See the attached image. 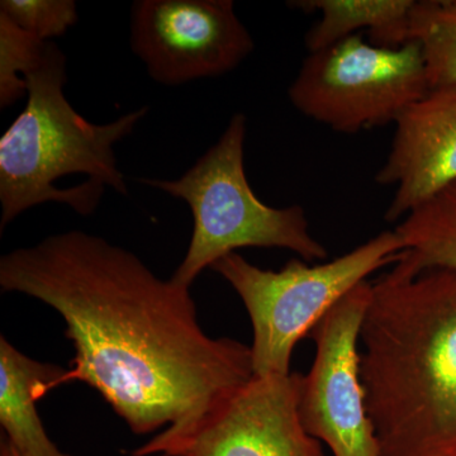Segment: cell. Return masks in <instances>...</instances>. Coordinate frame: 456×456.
I'll list each match as a JSON object with an SVG mask.
<instances>
[{
  "label": "cell",
  "instance_id": "6",
  "mask_svg": "<svg viewBox=\"0 0 456 456\" xmlns=\"http://www.w3.org/2000/svg\"><path fill=\"white\" fill-rule=\"evenodd\" d=\"M428 92L419 45L392 49L355 35L310 53L288 97L308 118L340 134H358L397 122Z\"/></svg>",
  "mask_w": 456,
  "mask_h": 456
},
{
  "label": "cell",
  "instance_id": "1",
  "mask_svg": "<svg viewBox=\"0 0 456 456\" xmlns=\"http://www.w3.org/2000/svg\"><path fill=\"white\" fill-rule=\"evenodd\" d=\"M0 287L61 314L75 358L59 386L89 384L134 434L187 424L253 379L251 347L206 335L191 288L102 237L68 231L11 251Z\"/></svg>",
  "mask_w": 456,
  "mask_h": 456
},
{
  "label": "cell",
  "instance_id": "15",
  "mask_svg": "<svg viewBox=\"0 0 456 456\" xmlns=\"http://www.w3.org/2000/svg\"><path fill=\"white\" fill-rule=\"evenodd\" d=\"M46 45L0 14V107L25 97L26 77L40 62Z\"/></svg>",
  "mask_w": 456,
  "mask_h": 456
},
{
  "label": "cell",
  "instance_id": "12",
  "mask_svg": "<svg viewBox=\"0 0 456 456\" xmlns=\"http://www.w3.org/2000/svg\"><path fill=\"white\" fill-rule=\"evenodd\" d=\"M415 0H298L290 8L305 13H320V20L305 35L310 53L326 49L336 42L367 29L371 44L398 47L410 44V18Z\"/></svg>",
  "mask_w": 456,
  "mask_h": 456
},
{
  "label": "cell",
  "instance_id": "5",
  "mask_svg": "<svg viewBox=\"0 0 456 456\" xmlns=\"http://www.w3.org/2000/svg\"><path fill=\"white\" fill-rule=\"evenodd\" d=\"M406 250L395 231H384L338 259L320 265L292 259L284 268L261 269L237 253L212 269L242 299L254 330V375H289L294 347L323 316L369 275L395 264Z\"/></svg>",
  "mask_w": 456,
  "mask_h": 456
},
{
  "label": "cell",
  "instance_id": "10",
  "mask_svg": "<svg viewBox=\"0 0 456 456\" xmlns=\"http://www.w3.org/2000/svg\"><path fill=\"white\" fill-rule=\"evenodd\" d=\"M391 151L375 175L395 185L386 221L395 222L456 184V86L431 89L399 116Z\"/></svg>",
  "mask_w": 456,
  "mask_h": 456
},
{
  "label": "cell",
  "instance_id": "14",
  "mask_svg": "<svg viewBox=\"0 0 456 456\" xmlns=\"http://www.w3.org/2000/svg\"><path fill=\"white\" fill-rule=\"evenodd\" d=\"M408 37L421 49L430 90L456 86V0L415 2Z\"/></svg>",
  "mask_w": 456,
  "mask_h": 456
},
{
  "label": "cell",
  "instance_id": "9",
  "mask_svg": "<svg viewBox=\"0 0 456 456\" xmlns=\"http://www.w3.org/2000/svg\"><path fill=\"white\" fill-rule=\"evenodd\" d=\"M131 46L151 79L178 86L230 73L255 45L232 0H139Z\"/></svg>",
  "mask_w": 456,
  "mask_h": 456
},
{
  "label": "cell",
  "instance_id": "11",
  "mask_svg": "<svg viewBox=\"0 0 456 456\" xmlns=\"http://www.w3.org/2000/svg\"><path fill=\"white\" fill-rule=\"evenodd\" d=\"M66 370L20 353L0 338V425L22 456H71L57 448L38 415V399L59 387Z\"/></svg>",
  "mask_w": 456,
  "mask_h": 456
},
{
  "label": "cell",
  "instance_id": "3",
  "mask_svg": "<svg viewBox=\"0 0 456 456\" xmlns=\"http://www.w3.org/2000/svg\"><path fill=\"white\" fill-rule=\"evenodd\" d=\"M25 80V110L0 139L2 231L40 204H68L89 216L106 187L128 196L113 146L130 136L149 107L106 125L86 121L65 97L66 56L53 41Z\"/></svg>",
  "mask_w": 456,
  "mask_h": 456
},
{
  "label": "cell",
  "instance_id": "17",
  "mask_svg": "<svg viewBox=\"0 0 456 456\" xmlns=\"http://www.w3.org/2000/svg\"><path fill=\"white\" fill-rule=\"evenodd\" d=\"M0 456H22L20 452L13 445L11 441L3 435L2 441H0Z\"/></svg>",
  "mask_w": 456,
  "mask_h": 456
},
{
  "label": "cell",
  "instance_id": "13",
  "mask_svg": "<svg viewBox=\"0 0 456 456\" xmlns=\"http://www.w3.org/2000/svg\"><path fill=\"white\" fill-rule=\"evenodd\" d=\"M395 231L419 269L456 273V184L408 213Z\"/></svg>",
  "mask_w": 456,
  "mask_h": 456
},
{
  "label": "cell",
  "instance_id": "2",
  "mask_svg": "<svg viewBox=\"0 0 456 456\" xmlns=\"http://www.w3.org/2000/svg\"><path fill=\"white\" fill-rule=\"evenodd\" d=\"M360 374L380 456H456V273L403 251L371 283Z\"/></svg>",
  "mask_w": 456,
  "mask_h": 456
},
{
  "label": "cell",
  "instance_id": "4",
  "mask_svg": "<svg viewBox=\"0 0 456 456\" xmlns=\"http://www.w3.org/2000/svg\"><path fill=\"white\" fill-rule=\"evenodd\" d=\"M245 137L246 117L237 113L220 140L180 178L139 179L184 200L193 213L187 255L171 277L175 283L191 288L204 269L242 248H285L307 263L327 257L301 206L275 208L254 193L245 173Z\"/></svg>",
  "mask_w": 456,
  "mask_h": 456
},
{
  "label": "cell",
  "instance_id": "7",
  "mask_svg": "<svg viewBox=\"0 0 456 456\" xmlns=\"http://www.w3.org/2000/svg\"><path fill=\"white\" fill-rule=\"evenodd\" d=\"M303 375L248 380L187 424L167 428L134 456H323L299 415Z\"/></svg>",
  "mask_w": 456,
  "mask_h": 456
},
{
  "label": "cell",
  "instance_id": "8",
  "mask_svg": "<svg viewBox=\"0 0 456 456\" xmlns=\"http://www.w3.org/2000/svg\"><path fill=\"white\" fill-rule=\"evenodd\" d=\"M370 293L368 281L356 285L310 334L316 356L302 377L299 415L305 431L334 456H380L360 374V332Z\"/></svg>",
  "mask_w": 456,
  "mask_h": 456
},
{
  "label": "cell",
  "instance_id": "16",
  "mask_svg": "<svg viewBox=\"0 0 456 456\" xmlns=\"http://www.w3.org/2000/svg\"><path fill=\"white\" fill-rule=\"evenodd\" d=\"M0 14L45 42L64 36L79 20L73 0H2Z\"/></svg>",
  "mask_w": 456,
  "mask_h": 456
}]
</instances>
